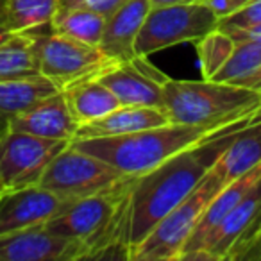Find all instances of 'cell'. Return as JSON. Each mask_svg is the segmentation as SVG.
Returning <instances> with one entry per match:
<instances>
[{
  "label": "cell",
  "instance_id": "obj_26",
  "mask_svg": "<svg viewBox=\"0 0 261 261\" xmlns=\"http://www.w3.org/2000/svg\"><path fill=\"white\" fill-rule=\"evenodd\" d=\"M127 0H59V8H81L90 9L98 15L108 18L111 13H115Z\"/></svg>",
  "mask_w": 261,
  "mask_h": 261
},
{
  "label": "cell",
  "instance_id": "obj_4",
  "mask_svg": "<svg viewBox=\"0 0 261 261\" xmlns=\"http://www.w3.org/2000/svg\"><path fill=\"white\" fill-rule=\"evenodd\" d=\"M36 50L40 73L47 77L59 91L83 81L97 79L109 68L118 65L104 54L97 45H88L59 34L52 25L27 31Z\"/></svg>",
  "mask_w": 261,
  "mask_h": 261
},
{
  "label": "cell",
  "instance_id": "obj_19",
  "mask_svg": "<svg viewBox=\"0 0 261 261\" xmlns=\"http://www.w3.org/2000/svg\"><path fill=\"white\" fill-rule=\"evenodd\" d=\"M63 95H65L66 104L79 125L100 118L118 106H122L118 98L111 93V90L106 88L98 79L73 84V86L63 90Z\"/></svg>",
  "mask_w": 261,
  "mask_h": 261
},
{
  "label": "cell",
  "instance_id": "obj_8",
  "mask_svg": "<svg viewBox=\"0 0 261 261\" xmlns=\"http://www.w3.org/2000/svg\"><path fill=\"white\" fill-rule=\"evenodd\" d=\"M63 140H47L20 130L0 136V193L40 182L50 161L68 145Z\"/></svg>",
  "mask_w": 261,
  "mask_h": 261
},
{
  "label": "cell",
  "instance_id": "obj_13",
  "mask_svg": "<svg viewBox=\"0 0 261 261\" xmlns=\"http://www.w3.org/2000/svg\"><path fill=\"white\" fill-rule=\"evenodd\" d=\"M77 127L79 123L73 118L63 91L45 97L22 115L15 116L9 123V130L63 142H72L75 138Z\"/></svg>",
  "mask_w": 261,
  "mask_h": 261
},
{
  "label": "cell",
  "instance_id": "obj_18",
  "mask_svg": "<svg viewBox=\"0 0 261 261\" xmlns=\"http://www.w3.org/2000/svg\"><path fill=\"white\" fill-rule=\"evenodd\" d=\"M58 91L54 83L43 75L0 81V136L9 130V123L15 116L22 115L45 97Z\"/></svg>",
  "mask_w": 261,
  "mask_h": 261
},
{
  "label": "cell",
  "instance_id": "obj_20",
  "mask_svg": "<svg viewBox=\"0 0 261 261\" xmlns=\"http://www.w3.org/2000/svg\"><path fill=\"white\" fill-rule=\"evenodd\" d=\"M38 75H41L40 65L29 34H13L9 40L0 43V81L29 79Z\"/></svg>",
  "mask_w": 261,
  "mask_h": 261
},
{
  "label": "cell",
  "instance_id": "obj_15",
  "mask_svg": "<svg viewBox=\"0 0 261 261\" xmlns=\"http://www.w3.org/2000/svg\"><path fill=\"white\" fill-rule=\"evenodd\" d=\"M150 8V0H127L106 18L98 48L116 63L135 59L136 38Z\"/></svg>",
  "mask_w": 261,
  "mask_h": 261
},
{
  "label": "cell",
  "instance_id": "obj_22",
  "mask_svg": "<svg viewBox=\"0 0 261 261\" xmlns=\"http://www.w3.org/2000/svg\"><path fill=\"white\" fill-rule=\"evenodd\" d=\"M59 8V0H6L4 25L11 33H27L48 25Z\"/></svg>",
  "mask_w": 261,
  "mask_h": 261
},
{
  "label": "cell",
  "instance_id": "obj_30",
  "mask_svg": "<svg viewBox=\"0 0 261 261\" xmlns=\"http://www.w3.org/2000/svg\"><path fill=\"white\" fill-rule=\"evenodd\" d=\"M200 0H150V6H172V4H193Z\"/></svg>",
  "mask_w": 261,
  "mask_h": 261
},
{
  "label": "cell",
  "instance_id": "obj_32",
  "mask_svg": "<svg viewBox=\"0 0 261 261\" xmlns=\"http://www.w3.org/2000/svg\"><path fill=\"white\" fill-rule=\"evenodd\" d=\"M4 11H6V0H0V23H4Z\"/></svg>",
  "mask_w": 261,
  "mask_h": 261
},
{
  "label": "cell",
  "instance_id": "obj_25",
  "mask_svg": "<svg viewBox=\"0 0 261 261\" xmlns=\"http://www.w3.org/2000/svg\"><path fill=\"white\" fill-rule=\"evenodd\" d=\"M256 23H261V0H249L238 11L224 18H218L217 29L224 33H232V31L245 29Z\"/></svg>",
  "mask_w": 261,
  "mask_h": 261
},
{
  "label": "cell",
  "instance_id": "obj_28",
  "mask_svg": "<svg viewBox=\"0 0 261 261\" xmlns=\"http://www.w3.org/2000/svg\"><path fill=\"white\" fill-rule=\"evenodd\" d=\"M229 34L234 38V41H254V43H261V23L245 27V29L232 31Z\"/></svg>",
  "mask_w": 261,
  "mask_h": 261
},
{
  "label": "cell",
  "instance_id": "obj_21",
  "mask_svg": "<svg viewBox=\"0 0 261 261\" xmlns=\"http://www.w3.org/2000/svg\"><path fill=\"white\" fill-rule=\"evenodd\" d=\"M106 16L90 9L81 8H58L50 25L56 33L65 34L73 40H79L88 45L100 43L104 31Z\"/></svg>",
  "mask_w": 261,
  "mask_h": 261
},
{
  "label": "cell",
  "instance_id": "obj_3",
  "mask_svg": "<svg viewBox=\"0 0 261 261\" xmlns=\"http://www.w3.org/2000/svg\"><path fill=\"white\" fill-rule=\"evenodd\" d=\"M163 109L170 122L225 127L261 111V91L229 83L174 81L163 84Z\"/></svg>",
  "mask_w": 261,
  "mask_h": 261
},
{
  "label": "cell",
  "instance_id": "obj_12",
  "mask_svg": "<svg viewBox=\"0 0 261 261\" xmlns=\"http://www.w3.org/2000/svg\"><path fill=\"white\" fill-rule=\"evenodd\" d=\"M68 202L40 185L0 193V236L45 225Z\"/></svg>",
  "mask_w": 261,
  "mask_h": 261
},
{
  "label": "cell",
  "instance_id": "obj_24",
  "mask_svg": "<svg viewBox=\"0 0 261 261\" xmlns=\"http://www.w3.org/2000/svg\"><path fill=\"white\" fill-rule=\"evenodd\" d=\"M261 66V43L254 41H236V47L225 65L215 73L211 81L238 84L243 77L250 75Z\"/></svg>",
  "mask_w": 261,
  "mask_h": 261
},
{
  "label": "cell",
  "instance_id": "obj_23",
  "mask_svg": "<svg viewBox=\"0 0 261 261\" xmlns=\"http://www.w3.org/2000/svg\"><path fill=\"white\" fill-rule=\"evenodd\" d=\"M236 47L234 38L229 33L213 29L197 40V58L202 79H213L215 73L225 65Z\"/></svg>",
  "mask_w": 261,
  "mask_h": 261
},
{
  "label": "cell",
  "instance_id": "obj_17",
  "mask_svg": "<svg viewBox=\"0 0 261 261\" xmlns=\"http://www.w3.org/2000/svg\"><path fill=\"white\" fill-rule=\"evenodd\" d=\"M261 163V113L238 129L218 154L211 170L227 185Z\"/></svg>",
  "mask_w": 261,
  "mask_h": 261
},
{
  "label": "cell",
  "instance_id": "obj_33",
  "mask_svg": "<svg viewBox=\"0 0 261 261\" xmlns=\"http://www.w3.org/2000/svg\"><path fill=\"white\" fill-rule=\"evenodd\" d=\"M242 2H243V6H245V4H247V2H249V0H242Z\"/></svg>",
  "mask_w": 261,
  "mask_h": 261
},
{
  "label": "cell",
  "instance_id": "obj_7",
  "mask_svg": "<svg viewBox=\"0 0 261 261\" xmlns=\"http://www.w3.org/2000/svg\"><path fill=\"white\" fill-rule=\"evenodd\" d=\"M123 177L100 158L68 143L50 161L38 185L66 200H75L111 188Z\"/></svg>",
  "mask_w": 261,
  "mask_h": 261
},
{
  "label": "cell",
  "instance_id": "obj_5",
  "mask_svg": "<svg viewBox=\"0 0 261 261\" xmlns=\"http://www.w3.org/2000/svg\"><path fill=\"white\" fill-rule=\"evenodd\" d=\"M225 186V182L210 168L193 192L168 211L152 231L129 252L130 261H170L181 256L185 243L197 227L207 204Z\"/></svg>",
  "mask_w": 261,
  "mask_h": 261
},
{
  "label": "cell",
  "instance_id": "obj_27",
  "mask_svg": "<svg viewBox=\"0 0 261 261\" xmlns=\"http://www.w3.org/2000/svg\"><path fill=\"white\" fill-rule=\"evenodd\" d=\"M227 261H261V231L243 247L231 254Z\"/></svg>",
  "mask_w": 261,
  "mask_h": 261
},
{
  "label": "cell",
  "instance_id": "obj_16",
  "mask_svg": "<svg viewBox=\"0 0 261 261\" xmlns=\"http://www.w3.org/2000/svg\"><path fill=\"white\" fill-rule=\"evenodd\" d=\"M167 123H170V118L163 109L145 108V106H118L100 118L81 123L73 140L122 136L136 130L150 129V127L167 125Z\"/></svg>",
  "mask_w": 261,
  "mask_h": 261
},
{
  "label": "cell",
  "instance_id": "obj_11",
  "mask_svg": "<svg viewBox=\"0 0 261 261\" xmlns=\"http://www.w3.org/2000/svg\"><path fill=\"white\" fill-rule=\"evenodd\" d=\"M86 259V247L79 240L65 238L45 225L0 236V261H77Z\"/></svg>",
  "mask_w": 261,
  "mask_h": 261
},
{
  "label": "cell",
  "instance_id": "obj_6",
  "mask_svg": "<svg viewBox=\"0 0 261 261\" xmlns=\"http://www.w3.org/2000/svg\"><path fill=\"white\" fill-rule=\"evenodd\" d=\"M218 16L202 2L152 6L136 38V54L150 56L174 45L197 41L217 29Z\"/></svg>",
  "mask_w": 261,
  "mask_h": 261
},
{
  "label": "cell",
  "instance_id": "obj_1",
  "mask_svg": "<svg viewBox=\"0 0 261 261\" xmlns=\"http://www.w3.org/2000/svg\"><path fill=\"white\" fill-rule=\"evenodd\" d=\"M259 113L236 122L227 130L195 147L182 150L142 175H135L129 186L125 206V242L129 252L152 227L179 202L193 192L218 154L227 147L236 130L254 120Z\"/></svg>",
  "mask_w": 261,
  "mask_h": 261
},
{
  "label": "cell",
  "instance_id": "obj_9",
  "mask_svg": "<svg viewBox=\"0 0 261 261\" xmlns=\"http://www.w3.org/2000/svg\"><path fill=\"white\" fill-rule=\"evenodd\" d=\"M261 231V177L249 190L238 206L213 229L195 256L202 261H227L234 250L243 247Z\"/></svg>",
  "mask_w": 261,
  "mask_h": 261
},
{
  "label": "cell",
  "instance_id": "obj_10",
  "mask_svg": "<svg viewBox=\"0 0 261 261\" xmlns=\"http://www.w3.org/2000/svg\"><path fill=\"white\" fill-rule=\"evenodd\" d=\"M97 79L111 90L122 106L163 109V84L168 77L145 61V56H136L130 61L118 63Z\"/></svg>",
  "mask_w": 261,
  "mask_h": 261
},
{
  "label": "cell",
  "instance_id": "obj_31",
  "mask_svg": "<svg viewBox=\"0 0 261 261\" xmlns=\"http://www.w3.org/2000/svg\"><path fill=\"white\" fill-rule=\"evenodd\" d=\"M13 34H15V33H11V31H9L4 23H0V43H4L6 40H9Z\"/></svg>",
  "mask_w": 261,
  "mask_h": 261
},
{
  "label": "cell",
  "instance_id": "obj_2",
  "mask_svg": "<svg viewBox=\"0 0 261 261\" xmlns=\"http://www.w3.org/2000/svg\"><path fill=\"white\" fill-rule=\"evenodd\" d=\"M234 123L225 127H206L170 122L167 125L150 127L122 136L83 138L72 140L70 143L84 152L100 158L122 175H142L175 154L220 135Z\"/></svg>",
  "mask_w": 261,
  "mask_h": 261
},
{
  "label": "cell",
  "instance_id": "obj_14",
  "mask_svg": "<svg viewBox=\"0 0 261 261\" xmlns=\"http://www.w3.org/2000/svg\"><path fill=\"white\" fill-rule=\"evenodd\" d=\"M259 177H261V163L257 165V167L250 168V170L245 172L243 175L236 177L234 181L227 182V185L211 199V202L207 204V207L204 210L197 227L193 229L188 242L182 247L179 259H190V261L195 259V256L200 252V249H202L204 243H206L207 236H210L211 232H213V229L238 206V202L249 193V190L256 185V181Z\"/></svg>",
  "mask_w": 261,
  "mask_h": 261
},
{
  "label": "cell",
  "instance_id": "obj_29",
  "mask_svg": "<svg viewBox=\"0 0 261 261\" xmlns=\"http://www.w3.org/2000/svg\"><path fill=\"white\" fill-rule=\"evenodd\" d=\"M236 86L249 88V90H254V91H261V66L257 70H254L250 75L243 77Z\"/></svg>",
  "mask_w": 261,
  "mask_h": 261
}]
</instances>
